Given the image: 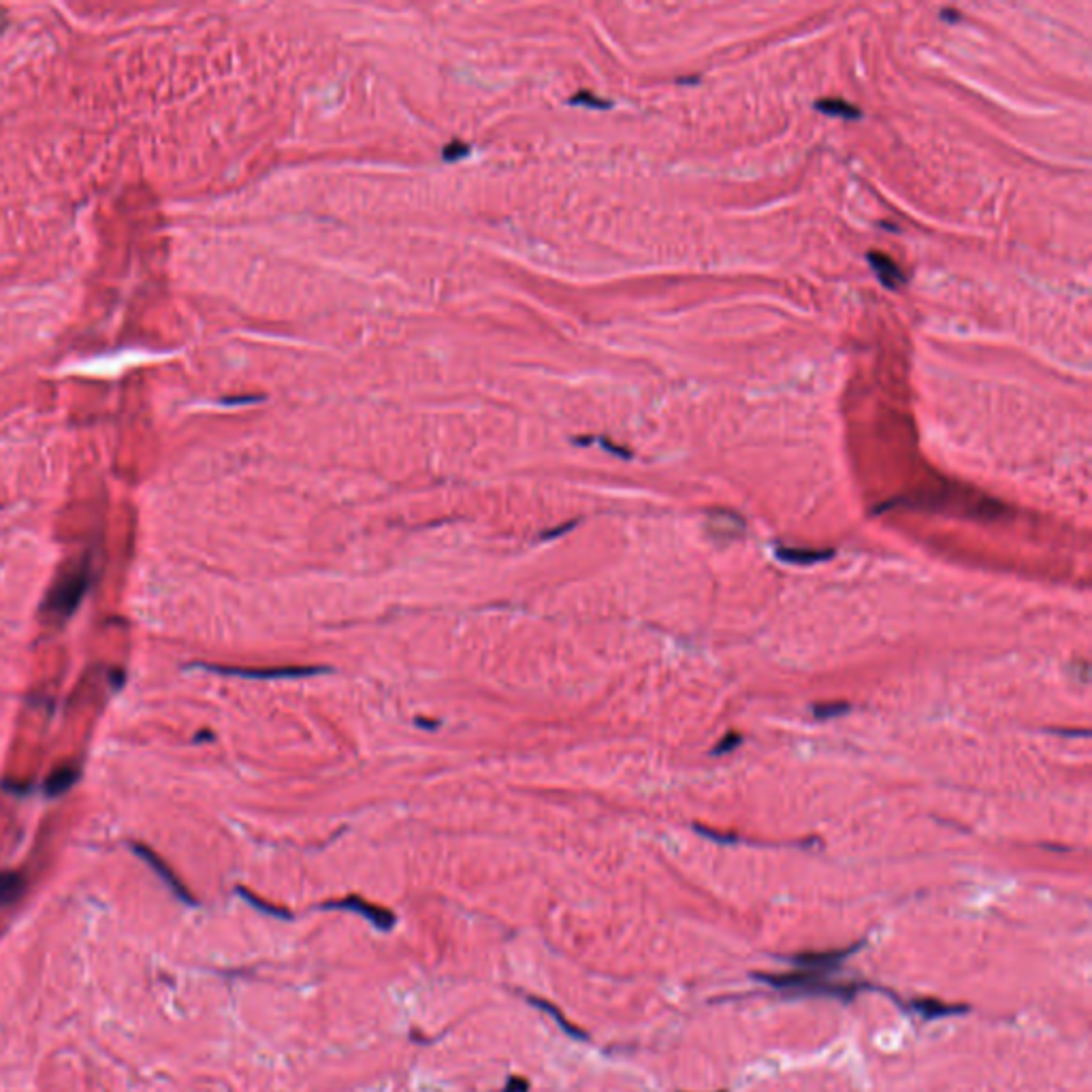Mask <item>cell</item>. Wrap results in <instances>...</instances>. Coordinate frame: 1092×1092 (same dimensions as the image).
<instances>
[{"instance_id": "obj_1", "label": "cell", "mask_w": 1092, "mask_h": 1092, "mask_svg": "<svg viewBox=\"0 0 1092 1092\" xmlns=\"http://www.w3.org/2000/svg\"><path fill=\"white\" fill-rule=\"evenodd\" d=\"M830 973L813 971V969H798L792 973H755V979L781 990V992L796 994H821V997H836L843 1001H851L860 986L856 984L830 982Z\"/></svg>"}, {"instance_id": "obj_2", "label": "cell", "mask_w": 1092, "mask_h": 1092, "mask_svg": "<svg viewBox=\"0 0 1092 1092\" xmlns=\"http://www.w3.org/2000/svg\"><path fill=\"white\" fill-rule=\"evenodd\" d=\"M90 585V568L88 564H81L79 568L69 570L56 580L52 589H49L48 600H45L43 609L52 615V619H66L78 610V606L84 600L86 591Z\"/></svg>"}, {"instance_id": "obj_3", "label": "cell", "mask_w": 1092, "mask_h": 1092, "mask_svg": "<svg viewBox=\"0 0 1092 1092\" xmlns=\"http://www.w3.org/2000/svg\"><path fill=\"white\" fill-rule=\"evenodd\" d=\"M209 672H218V675L227 677H243V678H258V681H272V678H299V677H312L320 672H329L325 666H272V668H242V666H213V663H201Z\"/></svg>"}, {"instance_id": "obj_4", "label": "cell", "mask_w": 1092, "mask_h": 1092, "mask_svg": "<svg viewBox=\"0 0 1092 1092\" xmlns=\"http://www.w3.org/2000/svg\"><path fill=\"white\" fill-rule=\"evenodd\" d=\"M323 909L352 911V913H356V916L365 917L370 924H374L378 931H391V928L397 924V917L393 916V911L385 909V907H378L374 905V902H367L365 898H361V896H344V898H340V901H329V902H325Z\"/></svg>"}, {"instance_id": "obj_5", "label": "cell", "mask_w": 1092, "mask_h": 1092, "mask_svg": "<svg viewBox=\"0 0 1092 1092\" xmlns=\"http://www.w3.org/2000/svg\"><path fill=\"white\" fill-rule=\"evenodd\" d=\"M862 946H864V943H858V946L847 947V949H830V952L796 954V956H792V962L798 964L800 969H813V971L833 973L836 971V967H839V964L849 956V954L858 952Z\"/></svg>"}, {"instance_id": "obj_6", "label": "cell", "mask_w": 1092, "mask_h": 1092, "mask_svg": "<svg viewBox=\"0 0 1092 1092\" xmlns=\"http://www.w3.org/2000/svg\"><path fill=\"white\" fill-rule=\"evenodd\" d=\"M132 849H135V854H139L141 858H144L147 864H150L152 869L158 872V877H161V879L171 887L173 894L180 898V901L188 902V905H195V898H192L191 892H188L186 887H183L182 881L176 877V872H173L169 866H167V862L162 860L161 856L154 854V851H152V849H147L146 845H132Z\"/></svg>"}, {"instance_id": "obj_7", "label": "cell", "mask_w": 1092, "mask_h": 1092, "mask_svg": "<svg viewBox=\"0 0 1092 1092\" xmlns=\"http://www.w3.org/2000/svg\"><path fill=\"white\" fill-rule=\"evenodd\" d=\"M866 260H869L871 267L875 269L877 278H879V282L884 284L886 288L898 290V288H902L907 284L905 272H902V269L898 267V265L890 257H886V254L869 252V254H866Z\"/></svg>"}, {"instance_id": "obj_8", "label": "cell", "mask_w": 1092, "mask_h": 1092, "mask_svg": "<svg viewBox=\"0 0 1092 1092\" xmlns=\"http://www.w3.org/2000/svg\"><path fill=\"white\" fill-rule=\"evenodd\" d=\"M24 892H26V879H24L22 872H0V907H9L18 902Z\"/></svg>"}, {"instance_id": "obj_9", "label": "cell", "mask_w": 1092, "mask_h": 1092, "mask_svg": "<svg viewBox=\"0 0 1092 1092\" xmlns=\"http://www.w3.org/2000/svg\"><path fill=\"white\" fill-rule=\"evenodd\" d=\"M78 779H79V768L78 767H73V764H64V767H58L52 774H49L48 781H45V794H48V796H60V794L69 792V789L73 788L75 783H78Z\"/></svg>"}, {"instance_id": "obj_10", "label": "cell", "mask_w": 1092, "mask_h": 1092, "mask_svg": "<svg viewBox=\"0 0 1092 1092\" xmlns=\"http://www.w3.org/2000/svg\"><path fill=\"white\" fill-rule=\"evenodd\" d=\"M911 1007L926 1020H935V1018H943V1015L969 1012L967 1005H947V1003L937 1001V999H920V1001H913Z\"/></svg>"}, {"instance_id": "obj_11", "label": "cell", "mask_w": 1092, "mask_h": 1092, "mask_svg": "<svg viewBox=\"0 0 1092 1092\" xmlns=\"http://www.w3.org/2000/svg\"><path fill=\"white\" fill-rule=\"evenodd\" d=\"M777 555L781 559L789 561V564H815V561H824L833 557V550H818V549H779Z\"/></svg>"}, {"instance_id": "obj_12", "label": "cell", "mask_w": 1092, "mask_h": 1092, "mask_svg": "<svg viewBox=\"0 0 1092 1092\" xmlns=\"http://www.w3.org/2000/svg\"><path fill=\"white\" fill-rule=\"evenodd\" d=\"M819 111H824L826 116H836V117H845V120H856V117H860V109L858 107H854L851 103H847V101L841 99H821L815 103Z\"/></svg>"}, {"instance_id": "obj_13", "label": "cell", "mask_w": 1092, "mask_h": 1092, "mask_svg": "<svg viewBox=\"0 0 1092 1092\" xmlns=\"http://www.w3.org/2000/svg\"><path fill=\"white\" fill-rule=\"evenodd\" d=\"M529 1003H532V1005H534V1007H535V1009H540V1012H544V1013H549V1015H550V1018H553V1020H557V1024H559V1028H561V1030H565V1033H568V1035H572V1037H579V1039H587V1033H583V1030H579V1028H576V1027H572V1024H570V1022H568V1020H565V1018H564V1015H561V1013H559V1009H557V1007H555V1005H550V1003H546V1001H542V999H534V997H532V999H529Z\"/></svg>"}, {"instance_id": "obj_14", "label": "cell", "mask_w": 1092, "mask_h": 1092, "mask_svg": "<svg viewBox=\"0 0 1092 1092\" xmlns=\"http://www.w3.org/2000/svg\"><path fill=\"white\" fill-rule=\"evenodd\" d=\"M237 892H239V894H242L243 898H246V901L250 902V905H252V907H257L258 911L267 913V916H273V917H284V920H288V917H290V913H288L287 909H280V907H273V905H269V902L260 901V898L254 896L252 892L243 890V887H239Z\"/></svg>"}, {"instance_id": "obj_15", "label": "cell", "mask_w": 1092, "mask_h": 1092, "mask_svg": "<svg viewBox=\"0 0 1092 1092\" xmlns=\"http://www.w3.org/2000/svg\"><path fill=\"white\" fill-rule=\"evenodd\" d=\"M570 105L595 107V109H606V107H610L609 101L595 99V96H594V94H589V92H579V94H576V96H572V99H570Z\"/></svg>"}, {"instance_id": "obj_16", "label": "cell", "mask_w": 1092, "mask_h": 1092, "mask_svg": "<svg viewBox=\"0 0 1092 1092\" xmlns=\"http://www.w3.org/2000/svg\"><path fill=\"white\" fill-rule=\"evenodd\" d=\"M467 152H469V146L455 139L451 146H446V150H444V161H457V158L466 156Z\"/></svg>"}, {"instance_id": "obj_17", "label": "cell", "mask_w": 1092, "mask_h": 1092, "mask_svg": "<svg viewBox=\"0 0 1092 1092\" xmlns=\"http://www.w3.org/2000/svg\"><path fill=\"white\" fill-rule=\"evenodd\" d=\"M527 1090H529L527 1080L519 1078V1075H512V1078L508 1080V1084L504 1086L502 1092H527Z\"/></svg>"}, {"instance_id": "obj_18", "label": "cell", "mask_w": 1092, "mask_h": 1092, "mask_svg": "<svg viewBox=\"0 0 1092 1092\" xmlns=\"http://www.w3.org/2000/svg\"><path fill=\"white\" fill-rule=\"evenodd\" d=\"M574 525H576V520H568V523L559 525V527H553V529H549V532H544V534H542V538H544V540H549V538H555V535H561V534L570 532V529H572Z\"/></svg>"}, {"instance_id": "obj_19", "label": "cell", "mask_w": 1092, "mask_h": 1092, "mask_svg": "<svg viewBox=\"0 0 1092 1092\" xmlns=\"http://www.w3.org/2000/svg\"><path fill=\"white\" fill-rule=\"evenodd\" d=\"M737 741H738V737H734V734H732V737H728L726 741H723V743H726V744H723V747H717V749H715V753H726V752H729V749H732V747H737V744H738Z\"/></svg>"}, {"instance_id": "obj_20", "label": "cell", "mask_w": 1092, "mask_h": 1092, "mask_svg": "<svg viewBox=\"0 0 1092 1092\" xmlns=\"http://www.w3.org/2000/svg\"><path fill=\"white\" fill-rule=\"evenodd\" d=\"M722 1092H723V1090H722Z\"/></svg>"}]
</instances>
